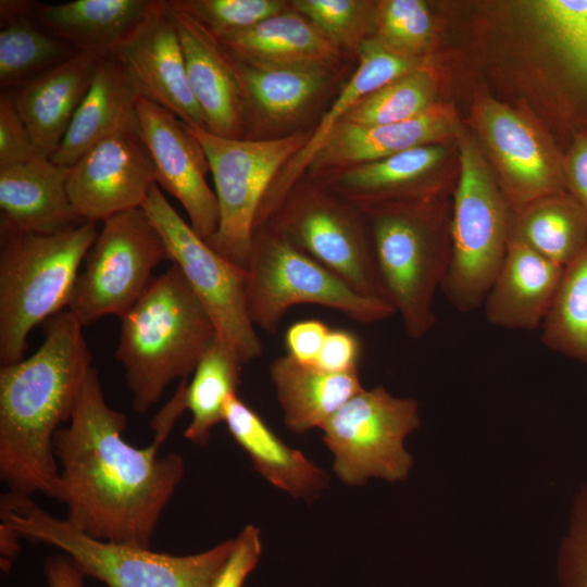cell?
Segmentation results:
<instances>
[{"label":"cell","instance_id":"cell-16","mask_svg":"<svg viewBox=\"0 0 587 587\" xmlns=\"http://www.w3.org/2000/svg\"><path fill=\"white\" fill-rule=\"evenodd\" d=\"M110 57L124 67L141 97L187 125L205 128L188 84L183 48L167 0H153L143 20Z\"/></svg>","mask_w":587,"mask_h":587},{"label":"cell","instance_id":"cell-23","mask_svg":"<svg viewBox=\"0 0 587 587\" xmlns=\"http://www.w3.org/2000/svg\"><path fill=\"white\" fill-rule=\"evenodd\" d=\"M140 92L112 57L101 58L91 85L51 160L73 165L100 141L122 132L140 130Z\"/></svg>","mask_w":587,"mask_h":587},{"label":"cell","instance_id":"cell-31","mask_svg":"<svg viewBox=\"0 0 587 587\" xmlns=\"http://www.w3.org/2000/svg\"><path fill=\"white\" fill-rule=\"evenodd\" d=\"M227 54L240 84L243 110L251 105L272 120L297 114L328 80L324 66L252 65Z\"/></svg>","mask_w":587,"mask_h":587},{"label":"cell","instance_id":"cell-44","mask_svg":"<svg viewBox=\"0 0 587 587\" xmlns=\"http://www.w3.org/2000/svg\"><path fill=\"white\" fill-rule=\"evenodd\" d=\"M330 328L320 320H305L292 324L286 332L288 354L299 362L315 364Z\"/></svg>","mask_w":587,"mask_h":587},{"label":"cell","instance_id":"cell-28","mask_svg":"<svg viewBox=\"0 0 587 587\" xmlns=\"http://www.w3.org/2000/svg\"><path fill=\"white\" fill-rule=\"evenodd\" d=\"M217 41L232 55L252 65L327 67L339 57L335 42L304 16L288 11Z\"/></svg>","mask_w":587,"mask_h":587},{"label":"cell","instance_id":"cell-10","mask_svg":"<svg viewBox=\"0 0 587 587\" xmlns=\"http://www.w3.org/2000/svg\"><path fill=\"white\" fill-rule=\"evenodd\" d=\"M165 259L164 240L141 208L108 217L84 259L67 310L83 326L107 315L123 317Z\"/></svg>","mask_w":587,"mask_h":587},{"label":"cell","instance_id":"cell-12","mask_svg":"<svg viewBox=\"0 0 587 587\" xmlns=\"http://www.w3.org/2000/svg\"><path fill=\"white\" fill-rule=\"evenodd\" d=\"M420 424L414 399L395 397L377 386L362 388L321 429L333 454L334 473L344 484L355 487L370 478L405 479L413 459L404 440Z\"/></svg>","mask_w":587,"mask_h":587},{"label":"cell","instance_id":"cell-30","mask_svg":"<svg viewBox=\"0 0 587 587\" xmlns=\"http://www.w3.org/2000/svg\"><path fill=\"white\" fill-rule=\"evenodd\" d=\"M517 210L510 217V241L563 267L587 247V215L570 193H552Z\"/></svg>","mask_w":587,"mask_h":587},{"label":"cell","instance_id":"cell-9","mask_svg":"<svg viewBox=\"0 0 587 587\" xmlns=\"http://www.w3.org/2000/svg\"><path fill=\"white\" fill-rule=\"evenodd\" d=\"M202 147L213 175L220 210L215 234L207 241L246 270L260 205L279 170L307 145L309 135L254 140L215 135L187 125Z\"/></svg>","mask_w":587,"mask_h":587},{"label":"cell","instance_id":"cell-7","mask_svg":"<svg viewBox=\"0 0 587 587\" xmlns=\"http://www.w3.org/2000/svg\"><path fill=\"white\" fill-rule=\"evenodd\" d=\"M249 317L268 333L278 329L287 310L317 304L359 323H376L394 315L385 300L369 298L294 245L275 225L255 226L246 267Z\"/></svg>","mask_w":587,"mask_h":587},{"label":"cell","instance_id":"cell-39","mask_svg":"<svg viewBox=\"0 0 587 587\" xmlns=\"http://www.w3.org/2000/svg\"><path fill=\"white\" fill-rule=\"evenodd\" d=\"M292 5L335 43L353 45L363 34L366 2L357 0H296Z\"/></svg>","mask_w":587,"mask_h":587},{"label":"cell","instance_id":"cell-46","mask_svg":"<svg viewBox=\"0 0 587 587\" xmlns=\"http://www.w3.org/2000/svg\"><path fill=\"white\" fill-rule=\"evenodd\" d=\"M43 571L49 587H85V575L64 553L48 557Z\"/></svg>","mask_w":587,"mask_h":587},{"label":"cell","instance_id":"cell-5","mask_svg":"<svg viewBox=\"0 0 587 587\" xmlns=\"http://www.w3.org/2000/svg\"><path fill=\"white\" fill-rule=\"evenodd\" d=\"M98 223L49 232L0 228V364L24 359L30 330L67 309Z\"/></svg>","mask_w":587,"mask_h":587},{"label":"cell","instance_id":"cell-2","mask_svg":"<svg viewBox=\"0 0 587 587\" xmlns=\"http://www.w3.org/2000/svg\"><path fill=\"white\" fill-rule=\"evenodd\" d=\"M67 310L45 322L40 347L0 369V477L9 491L58 499L53 438L68 423L92 357Z\"/></svg>","mask_w":587,"mask_h":587},{"label":"cell","instance_id":"cell-34","mask_svg":"<svg viewBox=\"0 0 587 587\" xmlns=\"http://www.w3.org/2000/svg\"><path fill=\"white\" fill-rule=\"evenodd\" d=\"M537 21L579 112L587 114V0L548 1Z\"/></svg>","mask_w":587,"mask_h":587},{"label":"cell","instance_id":"cell-32","mask_svg":"<svg viewBox=\"0 0 587 587\" xmlns=\"http://www.w3.org/2000/svg\"><path fill=\"white\" fill-rule=\"evenodd\" d=\"M241 365L234 350L216 336L191 380L180 382L184 407L191 413V422L184 432L186 439L201 446L208 444L212 428L223 422L227 398L237 394Z\"/></svg>","mask_w":587,"mask_h":587},{"label":"cell","instance_id":"cell-47","mask_svg":"<svg viewBox=\"0 0 587 587\" xmlns=\"http://www.w3.org/2000/svg\"><path fill=\"white\" fill-rule=\"evenodd\" d=\"M22 536L8 524L0 522V567L8 573L21 552Z\"/></svg>","mask_w":587,"mask_h":587},{"label":"cell","instance_id":"cell-8","mask_svg":"<svg viewBox=\"0 0 587 587\" xmlns=\"http://www.w3.org/2000/svg\"><path fill=\"white\" fill-rule=\"evenodd\" d=\"M509 226L505 199L478 151L464 141L450 222V262L441 287L457 311L483 305L507 254Z\"/></svg>","mask_w":587,"mask_h":587},{"label":"cell","instance_id":"cell-14","mask_svg":"<svg viewBox=\"0 0 587 587\" xmlns=\"http://www.w3.org/2000/svg\"><path fill=\"white\" fill-rule=\"evenodd\" d=\"M154 184L151 154L140 130H133L100 141L71 165L66 190L80 220L100 223L141 208Z\"/></svg>","mask_w":587,"mask_h":587},{"label":"cell","instance_id":"cell-13","mask_svg":"<svg viewBox=\"0 0 587 587\" xmlns=\"http://www.w3.org/2000/svg\"><path fill=\"white\" fill-rule=\"evenodd\" d=\"M349 205L348 200L340 202L319 191L300 192L280 205L278 221L273 225L357 292L387 301L371 232Z\"/></svg>","mask_w":587,"mask_h":587},{"label":"cell","instance_id":"cell-26","mask_svg":"<svg viewBox=\"0 0 587 587\" xmlns=\"http://www.w3.org/2000/svg\"><path fill=\"white\" fill-rule=\"evenodd\" d=\"M153 0H75L34 2L32 15L45 30L78 52L98 58L113 50L137 27Z\"/></svg>","mask_w":587,"mask_h":587},{"label":"cell","instance_id":"cell-43","mask_svg":"<svg viewBox=\"0 0 587 587\" xmlns=\"http://www.w3.org/2000/svg\"><path fill=\"white\" fill-rule=\"evenodd\" d=\"M360 353L361 345L354 334L345 329H330L315 365L335 373L357 370Z\"/></svg>","mask_w":587,"mask_h":587},{"label":"cell","instance_id":"cell-20","mask_svg":"<svg viewBox=\"0 0 587 587\" xmlns=\"http://www.w3.org/2000/svg\"><path fill=\"white\" fill-rule=\"evenodd\" d=\"M68 172L45 154L0 168V228L49 233L85 222L67 196Z\"/></svg>","mask_w":587,"mask_h":587},{"label":"cell","instance_id":"cell-45","mask_svg":"<svg viewBox=\"0 0 587 587\" xmlns=\"http://www.w3.org/2000/svg\"><path fill=\"white\" fill-rule=\"evenodd\" d=\"M563 165L565 187L587 215V134L572 139Z\"/></svg>","mask_w":587,"mask_h":587},{"label":"cell","instance_id":"cell-42","mask_svg":"<svg viewBox=\"0 0 587 587\" xmlns=\"http://www.w3.org/2000/svg\"><path fill=\"white\" fill-rule=\"evenodd\" d=\"M262 553L261 532L254 525L245 526L234 538L233 549L209 587H243Z\"/></svg>","mask_w":587,"mask_h":587},{"label":"cell","instance_id":"cell-25","mask_svg":"<svg viewBox=\"0 0 587 587\" xmlns=\"http://www.w3.org/2000/svg\"><path fill=\"white\" fill-rule=\"evenodd\" d=\"M454 128L447 109L433 105L423 114L399 123L363 126L338 123L311 165L355 166L415 147L433 145Z\"/></svg>","mask_w":587,"mask_h":587},{"label":"cell","instance_id":"cell-27","mask_svg":"<svg viewBox=\"0 0 587 587\" xmlns=\"http://www.w3.org/2000/svg\"><path fill=\"white\" fill-rule=\"evenodd\" d=\"M270 376L284 424L299 435L322 428L363 388L358 369L329 372L315 364L299 362L288 353L272 362Z\"/></svg>","mask_w":587,"mask_h":587},{"label":"cell","instance_id":"cell-38","mask_svg":"<svg viewBox=\"0 0 587 587\" xmlns=\"http://www.w3.org/2000/svg\"><path fill=\"white\" fill-rule=\"evenodd\" d=\"M376 22L382 40L410 57L425 48L432 33L430 13L421 0L383 1L378 5Z\"/></svg>","mask_w":587,"mask_h":587},{"label":"cell","instance_id":"cell-4","mask_svg":"<svg viewBox=\"0 0 587 587\" xmlns=\"http://www.w3.org/2000/svg\"><path fill=\"white\" fill-rule=\"evenodd\" d=\"M0 522L22 538L59 549L85 576L109 587H209L234 546L229 538L199 553L174 555L100 540L13 491L1 495Z\"/></svg>","mask_w":587,"mask_h":587},{"label":"cell","instance_id":"cell-18","mask_svg":"<svg viewBox=\"0 0 587 587\" xmlns=\"http://www.w3.org/2000/svg\"><path fill=\"white\" fill-rule=\"evenodd\" d=\"M416 68L412 57L389 47L383 40H369L360 46L357 71L342 88L310 136L307 145L285 165L267 190L257 214L258 223L274 216L291 187L321 150L334 127L369 95Z\"/></svg>","mask_w":587,"mask_h":587},{"label":"cell","instance_id":"cell-33","mask_svg":"<svg viewBox=\"0 0 587 587\" xmlns=\"http://www.w3.org/2000/svg\"><path fill=\"white\" fill-rule=\"evenodd\" d=\"M445 155V149L426 145L355 165L338 179V191L360 208L377 204L385 195L404 190L426 175Z\"/></svg>","mask_w":587,"mask_h":587},{"label":"cell","instance_id":"cell-35","mask_svg":"<svg viewBox=\"0 0 587 587\" xmlns=\"http://www.w3.org/2000/svg\"><path fill=\"white\" fill-rule=\"evenodd\" d=\"M540 330L545 347L587 363V247L564 267Z\"/></svg>","mask_w":587,"mask_h":587},{"label":"cell","instance_id":"cell-21","mask_svg":"<svg viewBox=\"0 0 587 587\" xmlns=\"http://www.w3.org/2000/svg\"><path fill=\"white\" fill-rule=\"evenodd\" d=\"M98 58L78 52L12 91L17 113L27 126L37 149L51 158L87 93Z\"/></svg>","mask_w":587,"mask_h":587},{"label":"cell","instance_id":"cell-17","mask_svg":"<svg viewBox=\"0 0 587 587\" xmlns=\"http://www.w3.org/2000/svg\"><path fill=\"white\" fill-rule=\"evenodd\" d=\"M167 3L182 43L188 84L205 129L218 136L240 138L242 92L226 50L196 20L168 0Z\"/></svg>","mask_w":587,"mask_h":587},{"label":"cell","instance_id":"cell-15","mask_svg":"<svg viewBox=\"0 0 587 587\" xmlns=\"http://www.w3.org/2000/svg\"><path fill=\"white\" fill-rule=\"evenodd\" d=\"M138 121L154 163L157 185L179 201L192 229L210 239L218 227L220 210L205 179L210 166L202 147L187 124L143 97L138 102Z\"/></svg>","mask_w":587,"mask_h":587},{"label":"cell","instance_id":"cell-1","mask_svg":"<svg viewBox=\"0 0 587 587\" xmlns=\"http://www.w3.org/2000/svg\"><path fill=\"white\" fill-rule=\"evenodd\" d=\"M127 417L104 398L91 367L66 426L53 438L58 501L66 520L100 540L150 548L160 517L183 480L177 452L159 455L151 442L137 448L123 438Z\"/></svg>","mask_w":587,"mask_h":587},{"label":"cell","instance_id":"cell-24","mask_svg":"<svg viewBox=\"0 0 587 587\" xmlns=\"http://www.w3.org/2000/svg\"><path fill=\"white\" fill-rule=\"evenodd\" d=\"M223 422L253 469L274 487L307 502L328 487L327 472L283 441L237 394L227 398Z\"/></svg>","mask_w":587,"mask_h":587},{"label":"cell","instance_id":"cell-40","mask_svg":"<svg viewBox=\"0 0 587 587\" xmlns=\"http://www.w3.org/2000/svg\"><path fill=\"white\" fill-rule=\"evenodd\" d=\"M564 587H587V487L577 497L572 526L559 562Z\"/></svg>","mask_w":587,"mask_h":587},{"label":"cell","instance_id":"cell-11","mask_svg":"<svg viewBox=\"0 0 587 587\" xmlns=\"http://www.w3.org/2000/svg\"><path fill=\"white\" fill-rule=\"evenodd\" d=\"M141 209L162 236L168 259L208 312L217 337L242 364L262 354V342L247 309L246 270L201 238L170 204L157 183Z\"/></svg>","mask_w":587,"mask_h":587},{"label":"cell","instance_id":"cell-19","mask_svg":"<svg viewBox=\"0 0 587 587\" xmlns=\"http://www.w3.org/2000/svg\"><path fill=\"white\" fill-rule=\"evenodd\" d=\"M480 126L499 160L517 209L564 191V161L560 162L533 128L511 109L494 101L480 108Z\"/></svg>","mask_w":587,"mask_h":587},{"label":"cell","instance_id":"cell-37","mask_svg":"<svg viewBox=\"0 0 587 587\" xmlns=\"http://www.w3.org/2000/svg\"><path fill=\"white\" fill-rule=\"evenodd\" d=\"M201 24L216 40L250 28L286 10L279 0H168Z\"/></svg>","mask_w":587,"mask_h":587},{"label":"cell","instance_id":"cell-6","mask_svg":"<svg viewBox=\"0 0 587 587\" xmlns=\"http://www.w3.org/2000/svg\"><path fill=\"white\" fill-rule=\"evenodd\" d=\"M369 216L379 278L407 336L424 338L436 324L435 296L450 262V226L425 204H376Z\"/></svg>","mask_w":587,"mask_h":587},{"label":"cell","instance_id":"cell-22","mask_svg":"<svg viewBox=\"0 0 587 587\" xmlns=\"http://www.w3.org/2000/svg\"><path fill=\"white\" fill-rule=\"evenodd\" d=\"M563 271V266L529 248L509 241L504 260L482 305L487 322L513 330L540 328Z\"/></svg>","mask_w":587,"mask_h":587},{"label":"cell","instance_id":"cell-29","mask_svg":"<svg viewBox=\"0 0 587 587\" xmlns=\"http://www.w3.org/2000/svg\"><path fill=\"white\" fill-rule=\"evenodd\" d=\"M35 1H0V89L9 92L78 51L45 30L32 15Z\"/></svg>","mask_w":587,"mask_h":587},{"label":"cell","instance_id":"cell-41","mask_svg":"<svg viewBox=\"0 0 587 587\" xmlns=\"http://www.w3.org/2000/svg\"><path fill=\"white\" fill-rule=\"evenodd\" d=\"M41 153L10 96L0 92V168L28 161Z\"/></svg>","mask_w":587,"mask_h":587},{"label":"cell","instance_id":"cell-3","mask_svg":"<svg viewBox=\"0 0 587 587\" xmlns=\"http://www.w3.org/2000/svg\"><path fill=\"white\" fill-rule=\"evenodd\" d=\"M121 321L115 358L138 413L155 404L173 380L192 374L217 336L204 307L174 264L153 277Z\"/></svg>","mask_w":587,"mask_h":587},{"label":"cell","instance_id":"cell-36","mask_svg":"<svg viewBox=\"0 0 587 587\" xmlns=\"http://www.w3.org/2000/svg\"><path fill=\"white\" fill-rule=\"evenodd\" d=\"M434 95L433 75L416 67L365 97L341 122L372 126L408 121L429 110Z\"/></svg>","mask_w":587,"mask_h":587}]
</instances>
